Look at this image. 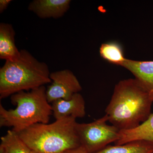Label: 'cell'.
<instances>
[{
  "label": "cell",
  "instance_id": "6da1fadb",
  "mask_svg": "<svg viewBox=\"0 0 153 153\" xmlns=\"http://www.w3.org/2000/svg\"><path fill=\"white\" fill-rule=\"evenodd\" d=\"M153 102L137 79H123L115 86L105 115L108 121L120 130L130 129L147 119Z\"/></svg>",
  "mask_w": 153,
  "mask_h": 153
},
{
  "label": "cell",
  "instance_id": "7a4b0ae2",
  "mask_svg": "<svg viewBox=\"0 0 153 153\" xmlns=\"http://www.w3.org/2000/svg\"><path fill=\"white\" fill-rule=\"evenodd\" d=\"M13 61H6L0 68V99L22 91H30L51 83L47 63L40 62L26 49Z\"/></svg>",
  "mask_w": 153,
  "mask_h": 153
},
{
  "label": "cell",
  "instance_id": "3957f363",
  "mask_svg": "<svg viewBox=\"0 0 153 153\" xmlns=\"http://www.w3.org/2000/svg\"><path fill=\"white\" fill-rule=\"evenodd\" d=\"M76 119L69 117L52 123H38L17 133L32 150L39 153H63L80 146Z\"/></svg>",
  "mask_w": 153,
  "mask_h": 153
},
{
  "label": "cell",
  "instance_id": "277c9868",
  "mask_svg": "<svg viewBox=\"0 0 153 153\" xmlns=\"http://www.w3.org/2000/svg\"><path fill=\"white\" fill-rule=\"evenodd\" d=\"M45 85L30 91H22L11 96L14 109H5L0 104V126L11 127L16 133L38 123H48L52 114L47 100Z\"/></svg>",
  "mask_w": 153,
  "mask_h": 153
},
{
  "label": "cell",
  "instance_id": "5b68a950",
  "mask_svg": "<svg viewBox=\"0 0 153 153\" xmlns=\"http://www.w3.org/2000/svg\"><path fill=\"white\" fill-rule=\"evenodd\" d=\"M108 118L106 115L98 119L87 123H79L76 132L80 146L87 153H93L104 149L112 143H115L120 136V130L107 124Z\"/></svg>",
  "mask_w": 153,
  "mask_h": 153
},
{
  "label": "cell",
  "instance_id": "8992f818",
  "mask_svg": "<svg viewBox=\"0 0 153 153\" xmlns=\"http://www.w3.org/2000/svg\"><path fill=\"white\" fill-rule=\"evenodd\" d=\"M51 85L46 90L49 103L59 99L68 100L82 89L80 82L74 73L69 69H64L50 73Z\"/></svg>",
  "mask_w": 153,
  "mask_h": 153
},
{
  "label": "cell",
  "instance_id": "52a82bcc",
  "mask_svg": "<svg viewBox=\"0 0 153 153\" xmlns=\"http://www.w3.org/2000/svg\"><path fill=\"white\" fill-rule=\"evenodd\" d=\"M52 114L55 120L72 117L81 118L85 116V102L79 93L74 94L70 99H59L51 103Z\"/></svg>",
  "mask_w": 153,
  "mask_h": 153
},
{
  "label": "cell",
  "instance_id": "ba28073f",
  "mask_svg": "<svg viewBox=\"0 0 153 153\" xmlns=\"http://www.w3.org/2000/svg\"><path fill=\"white\" fill-rule=\"evenodd\" d=\"M70 0H34L28 10L42 19H57L64 16L70 8Z\"/></svg>",
  "mask_w": 153,
  "mask_h": 153
},
{
  "label": "cell",
  "instance_id": "9c48e42d",
  "mask_svg": "<svg viewBox=\"0 0 153 153\" xmlns=\"http://www.w3.org/2000/svg\"><path fill=\"white\" fill-rule=\"evenodd\" d=\"M133 74L153 101V60L139 61L126 59L121 64Z\"/></svg>",
  "mask_w": 153,
  "mask_h": 153
},
{
  "label": "cell",
  "instance_id": "30bf717a",
  "mask_svg": "<svg viewBox=\"0 0 153 153\" xmlns=\"http://www.w3.org/2000/svg\"><path fill=\"white\" fill-rule=\"evenodd\" d=\"M136 141L153 143V114L136 127L120 130L119 139L115 143L120 145Z\"/></svg>",
  "mask_w": 153,
  "mask_h": 153
},
{
  "label": "cell",
  "instance_id": "8fae6325",
  "mask_svg": "<svg viewBox=\"0 0 153 153\" xmlns=\"http://www.w3.org/2000/svg\"><path fill=\"white\" fill-rule=\"evenodd\" d=\"M16 32L13 26L7 23L0 24V58L13 61L20 56L21 52L15 43Z\"/></svg>",
  "mask_w": 153,
  "mask_h": 153
},
{
  "label": "cell",
  "instance_id": "7c38bea8",
  "mask_svg": "<svg viewBox=\"0 0 153 153\" xmlns=\"http://www.w3.org/2000/svg\"><path fill=\"white\" fill-rule=\"evenodd\" d=\"M93 153H153V143L136 141L123 145L108 146Z\"/></svg>",
  "mask_w": 153,
  "mask_h": 153
},
{
  "label": "cell",
  "instance_id": "4fadbf2b",
  "mask_svg": "<svg viewBox=\"0 0 153 153\" xmlns=\"http://www.w3.org/2000/svg\"><path fill=\"white\" fill-rule=\"evenodd\" d=\"M0 153H29L31 149L14 131L8 130L1 138Z\"/></svg>",
  "mask_w": 153,
  "mask_h": 153
},
{
  "label": "cell",
  "instance_id": "5bb4252c",
  "mask_svg": "<svg viewBox=\"0 0 153 153\" xmlns=\"http://www.w3.org/2000/svg\"><path fill=\"white\" fill-rule=\"evenodd\" d=\"M100 56L109 63L120 66L125 61L123 48L115 41L101 44L99 50Z\"/></svg>",
  "mask_w": 153,
  "mask_h": 153
},
{
  "label": "cell",
  "instance_id": "9a60e30c",
  "mask_svg": "<svg viewBox=\"0 0 153 153\" xmlns=\"http://www.w3.org/2000/svg\"><path fill=\"white\" fill-rule=\"evenodd\" d=\"M11 0H1L0 1V13H2L8 7Z\"/></svg>",
  "mask_w": 153,
  "mask_h": 153
},
{
  "label": "cell",
  "instance_id": "2e32d148",
  "mask_svg": "<svg viewBox=\"0 0 153 153\" xmlns=\"http://www.w3.org/2000/svg\"><path fill=\"white\" fill-rule=\"evenodd\" d=\"M63 153H87V152L84 148H82V147L79 146V147L76 148L74 149L67 151Z\"/></svg>",
  "mask_w": 153,
  "mask_h": 153
},
{
  "label": "cell",
  "instance_id": "e0dca14e",
  "mask_svg": "<svg viewBox=\"0 0 153 153\" xmlns=\"http://www.w3.org/2000/svg\"><path fill=\"white\" fill-rule=\"evenodd\" d=\"M29 153H39L38 152H35V151L32 150H30V152H29Z\"/></svg>",
  "mask_w": 153,
  "mask_h": 153
}]
</instances>
